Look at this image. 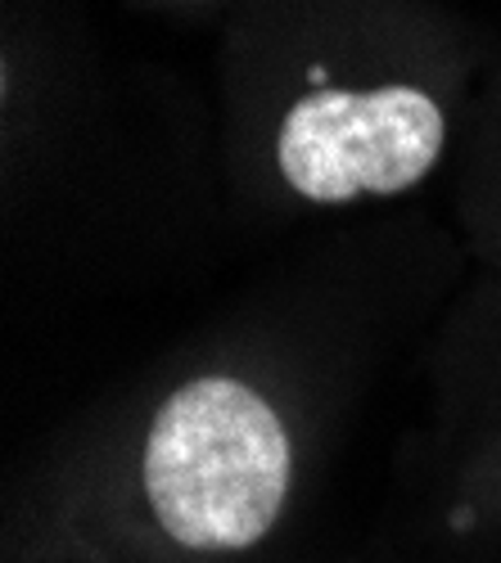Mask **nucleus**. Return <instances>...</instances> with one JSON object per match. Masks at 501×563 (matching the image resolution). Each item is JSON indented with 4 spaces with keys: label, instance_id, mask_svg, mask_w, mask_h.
I'll return each instance as SVG.
<instances>
[{
    "label": "nucleus",
    "instance_id": "1",
    "mask_svg": "<svg viewBox=\"0 0 501 563\" xmlns=\"http://www.w3.org/2000/svg\"><path fill=\"white\" fill-rule=\"evenodd\" d=\"M294 446L276 406L231 374L176 388L145 433L141 487L159 532L190 554H244L290 505Z\"/></svg>",
    "mask_w": 501,
    "mask_h": 563
},
{
    "label": "nucleus",
    "instance_id": "2",
    "mask_svg": "<svg viewBox=\"0 0 501 563\" xmlns=\"http://www.w3.org/2000/svg\"><path fill=\"white\" fill-rule=\"evenodd\" d=\"M447 140V122L421 86L312 90L276 135L285 185L307 203H352L421 185Z\"/></svg>",
    "mask_w": 501,
    "mask_h": 563
}]
</instances>
